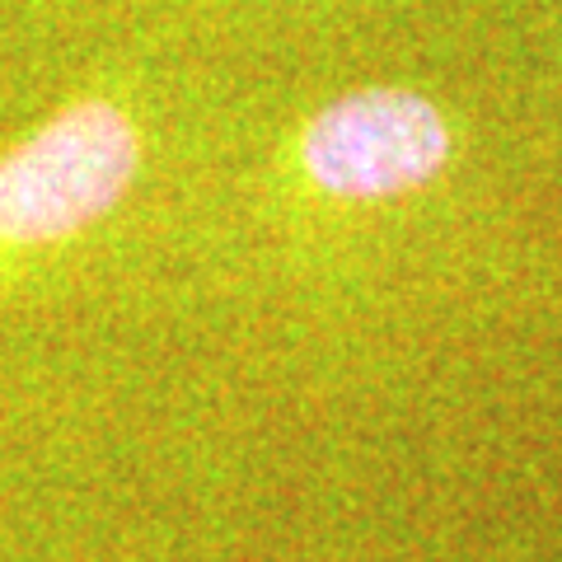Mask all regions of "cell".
<instances>
[{
  "mask_svg": "<svg viewBox=\"0 0 562 562\" xmlns=\"http://www.w3.org/2000/svg\"><path fill=\"white\" fill-rule=\"evenodd\" d=\"M146 132L122 94H80L0 150V291L132 198Z\"/></svg>",
  "mask_w": 562,
  "mask_h": 562,
  "instance_id": "1",
  "label": "cell"
},
{
  "mask_svg": "<svg viewBox=\"0 0 562 562\" xmlns=\"http://www.w3.org/2000/svg\"><path fill=\"white\" fill-rule=\"evenodd\" d=\"M286 173L314 202L384 206L427 192L454 165L450 113L413 85H357L286 136Z\"/></svg>",
  "mask_w": 562,
  "mask_h": 562,
  "instance_id": "2",
  "label": "cell"
}]
</instances>
